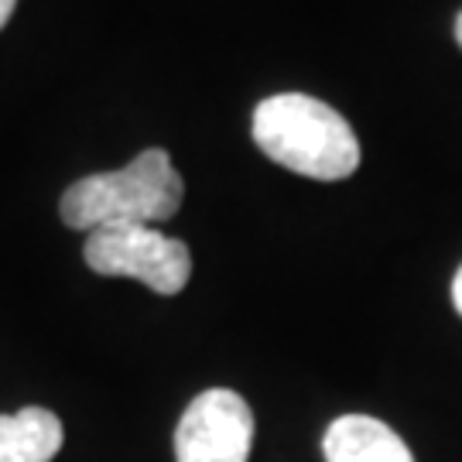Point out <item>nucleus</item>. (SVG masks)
<instances>
[{"mask_svg":"<svg viewBox=\"0 0 462 462\" xmlns=\"http://www.w3.org/2000/svg\"><path fill=\"white\" fill-rule=\"evenodd\" d=\"M250 134L274 165L315 182H339L360 168V141L346 116L305 93L267 97Z\"/></svg>","mask_w":462,"mask_h":462,"instance_id":"obj_1","label":"nucleus"},{"mask_svg":"<svg viewBox=\"0 0 462 462\" xmlns=\"http://www.w3.org/2000/svg\"><path fill=\"white\" fill-rule=\"evenodd\" d=\"M182 196V175L175 171L171 158L162 148H151L120 171H99L69 185L59 213L66 226L86 233L124 223L154 226L179 213Z\"/></svg>","mask_w":462,"mask_h":462,"instance_id":"obj_2","label":"nucleus"},{"mask_svg":"<svg viewBox=\"0 0 462 462\" xmlns=\"http://www.w3.org/2000/svg\"><path fill=\"white\" fill-rule=\"evenodd\" d=\"M83 257L89 271L103 278H134L154 295H179L192 278V254L182 240L141 223L93 230L86 236Z\"/></svg>","mask_w":462,"mask_h":462,"instance_id":"obj_3","label":"nucleus"},{"mask_svg":"<svg viewBox=\"0 0 462 462\" xmlns=\"http://www.w3.org/2000/svg\"><path fill=\"white\" fill-rule=\"evenodd\" d=\"M254 446V414L247 401L213 387L185 408L175 431V459L179 462H247Z\"/></svg>","mask_w":462,"mask_h":462,"instance_id":"obj_4","label":"nucleus"},{"mask_svg":"<svg viewBox=\"0 0 462 462\" xmlns=\"http://www.w3.org/2000/svg\"><path fill=\"white\" fill-rule=\"evenodd\" d=\"M326 462H414L411 448L391 425L370 414H343L326 431Z\"/></svg>","mask_w":462,"mask_h":462,"instance_id":"obj_5","label":"nucleus"},{"mask_svg":"<svg viewBox=\"0 0 462 462\" xmlns=\"http://www.w3.org/2000/svg\"><path fill=\"white\" fill-rule=\"evenodd\" d=\"M66 442L59 414L49 408H21L0 414V462H51Z\"/></svg>","mask_w":462,"mask_h":462,"instance_id":"obj_6","label":"nucleus"},{"mask_svg":"<svg viewBox=\"0 0 462 462\" xmlns=\"http://www.w3.org/2000/svg\"><path fill=\"white\" fill-rule=\"evenodd\" d=\"M452 301H456V312L462 315V267L459 274H456V281H452Z\"/></svg>","mask_w":462,"mask_h":462,"instance_id":"obj_7","label":"nucleus"},{"mask_svg":"<svg viewBox=\"0 0 462 462\" xmlns=\"http://www.w3.org/2000/svg\"><path fill=\"white\" fill-rule=\"evenodd\" d=\"M14 4H17V0H0V28L11 21V14H14Z\"/></svg>","mask_w":462,"mask_h":462,"instance_id":"obj_8","label":"nucleus"},{"mask_svg":"<svg viewBox=\"0 0 462 462\" xmlns=\"http://www.w3.org/2000/svg\"><path fill=\"white\" fill-rule=\"evenodd\" d=\"M456 42H459V49H462V14L456 17Z\"/></svg>","mask_w":462,"mask_h":462,"instance_id":"obj_9","label":"nucleus"}]
</instances>
